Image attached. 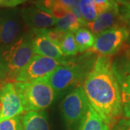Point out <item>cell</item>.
<instances>
[{
    "label": "cell",
    "mask_w": 130,
    "mask_h": 130,
    "mask_svg": "<svg viewBox=\"0 0 130 130\" xmlns=\"http://www.w3.org/2000/svg\"><path fill=\"white\" fill-rule=\"evenodd\" d=\"M25 27L29 30H46L55 26V19L46 10L38 5H27L20 10Z\"/></svg>",
    "instance_id": "cell-11"
},
{
    "label": "cell",
    "mask_w": 130,
    "mask_h": 130,
    "mask_svg": "<svg viewBox=\"0 0 130 130\" xmlns=\"http://www.w3.org/2000/svg\"><path fill=\"white\" fill-rule=\"evenodd\" d=\"M118 25H122L119 18V9L104 11L98 14L93 22L85 25L95 36Z\"/></svg>",
    "instance_id": "cell-13"
},
{
    "label": "cell",
    "mask_w": 130,
    "mask_h": 130,
    "mask_svg": "<svg viewBox=\"0 0 130 130\" xmlns=\"http://www.w3.org/2000/svg\"><path fill=\"white\" fill-rule=\"evenodd\" d=\"M113 128V130H130V119H119Z\"/></svg>",
    "instance_id": "cell-24"
},
{
    "label": "cell",
    "mask_w": 130,
    "mask_h": 130,
    "mask_svg": "<svg viewBox=\"0 0 130 130\" xmlns=\"http://www.w3.org/2000/svg\"><path fill=\"white\" fill-rule=\"evenodd\" d=\"M32 48L36 55L46 56L61 61H69L72 58L63 56L59 48L48 38L46 30H29Z\"/></svg>",
    "instance_id": "cell-12"
},
{
    "label": "cell",
    "mask_w": 130,
    "mask_h": 130,
    "mask_svg": "<svg viewBox=\"0 0 130 130\" xmlns=\"http://www.w3.org/2000/svg\"><path fill=\"white\" fill-rule=\"evenodd\" d=\"M112 68L120 90L123 116L130 119V58L117 57L112 61Z\"/></svg>",
    "instance_id": "cell-9"
},
{
    "label": "cell",
    "mask_w": 130,
    "mask_h": 130,
    "mask_svg": "<svg viewBox=\"0 0 130 130\" xmlns=\"http://www.w3.org/2000/svg\"><path fill=\"white\" fill-rule=\"evenodd\" d=\"M129 36L130 30L125 25L115 26L95 36L93 47L86 52L102 56H113L123 48Z\"/></svg>",
    "instance_id": "cell-5"
},
{
    "label": "cell",
    "mask_w": 130,
    "mask_h": 130,
    "mask_svg": "<svg viewBox=\"0 0 130 130\" xmlns=\"http://www.w3.org/2000/svg\"><path fill=\"white\" fill-rule=\"evenodd\" d=\"M66 32L63 30H61L58 28H49L46 30V33L48 38L51 40L54 43H55L58 46V44L59 43L61 40L63 38L66 34Z\"/></svg>",
    "instance_id": "cell-22"
},
{
    "label": "cell",
    "mask_w": 130,
    "mask_h": 130,
    "mask_svg": "<svg viewBox=\"0 0 130 130\" xmlns=\"http://www.w3.org/2000/svg\"><path fill=\"white\" fill-rule=\"evenodd\" d=\"M116 2L118 4L123 5H125V4H127V3H129L130 0H116Z\"/></svg>",
    "instance_id": "cell-26"
},
{
    "label": "cell",
    "mask_w": 130,
    "mask_h": 130,
    "mask_svg": "<svg viewBox=\"0 0 130 130\" xmlns=\"http://www.w3.org/2000/svg\"><path fill=\"white\" fill-rule=\"evenodd\" d=\"M20 10H0V46L10 47L25 33Z\"/></svg>",
    "instance_id": "cell-7"
},
{
    "label": "cell",
    "mask_w": 130,
    "mask_h": 130,
    "mask_svg": "<svg viewBox=\"0 0 130 130\" xmlns=\"http://www.w3.org/2000/svg\"><path fill=\"white\" fill-rule=\"evenodd\" d=\"M119 18L121 24L130 30V2L119 7Z\"/></svg>",
    "instance_id": "cell-21"
},
{
    "label": "cell",
    "mask_w": 130,
    "mask_h": 130,
    "mask_svg": "<svg viewBox=\"0 0 130 130\" xmlns=\"http://www.w3.org/2000/svg\"><path fill=\"white\" fill-rule=\"evenodd\" d=\"M111 56L98 55L81 87L90 106L109 127L123 116L120 90Z\"/></svg>",
    "instance_id": "cell-1"
},
{
    "label": "cell",
    "mask_w": 130,
    "mask_h": 130,
    "mask_svg": "<svg viewBox=\"0 0 130 130\" xmlns=\"http://www.w3.org/2000/svg\"><path fill=\"white\" fill-rule=\"evenodd\" d=\"M63 56L66 57L74 56L77 54L78 49L74 41L73 32H67L58 44Z\"/></svg>",
    "instance_id": "cell-19"
},
{
    "label": "cell",
    "mask_w": 130,
    "mask_h": 130,
    "mask_svg": "<svg viewBox=\"0 0 130 130\" xmlns=\"http://www.w3.org/2000/svg\"><path fill=\"white\" fill-rule=\"evenodd\" d=\"M24 111L18 93L12 83H6L0 88V122L20 116Z\"/></svg>",
    "instance_id": "cell-10"
},
{
    "label": "cell",
    "mask_w": 130,
    "mask_h": 130,
    "mask_svg": "<svg viewBox=\"0 0 130 130\" xmlns=\"http://www.w3.org/2000/svg\"><path fill=\"white\" fill-rule=\"evenodd\" d=\"M34 55L30 36L29 32L25 33L4 53L8 67L7 79L14 81L17 74L28 64Z\"/></svg>",
    "instance_id": "cell-4"
},
{
    "label": "cell",
    "mask_w": 130,
    "mask_h": 130,
    "mask_svg": "<svg viewBox=\"0 0 130 130\" xmlns=\"http://www.w3.org/2000/svg\"><path fill=\"white\" fill-rule=\"evenodd\" d=\"M93 1L103 12L110 9H119V4L116 2V0H93Z\"/></svg>",
    "instance_id": "cell-23"
},
{
    "label": "cell",
    "mask_w": 130,
    "mask_h": 130,
    "mask_svg": "<svg viewBox=\"0 0 130 130\" xmlns=\"http://www.w3.org/2000/svg\"><path fill=\"white\" fill-rule=\"evenodd\" d=\"M0 130H23L22 116H17L0 122Z\"/></svg>",
    "instance_id": "cell-20"
},
{
    "label": "cell",
    "mask_w": 130,
    "mask_h": 130,
    "mask_svg": "<svg viewBox=\"0 0 130 130\" xmlns=\"http://www.w3.org/2000/svg\"><path fill=\"white\" fill-rule=\"evenodd\" d=\"M23 130H50L45 111H29L22 116Z\"/></svg>",
    "instance_id": "cell-14"
},
{
    "label": "cell",
    "mask_w": 130,
    "mask_h": 130,
    "mask_svg": "<svg viewBox=\"0 0 130 130\" xmlns=\"http://www.w3.org/2000/svg\"><path fill=\"white\" fill-rule=\"evenodd\" d=\"M2 66L0 64V78L2 77Z\"/></svg>",
    "instance_id": "cell-28"
},
{
    "label": "cell",
    "mask_w": 130,
    "mask_h": 130,
    "mask_svg": "<svg viewBox=\"0 0 130 130\" xmlns=\"http://www.w3.org/2000/svg\"><path fill=\"white\" fill-rule=\"evenodd\" d=\"M79 9L80 15L85 25L93 22L98 14L103 12L93 0H79Z\"/></svg>",
    "instance_id": "cell-18"
},
{
    "label": "cell",
    "mask_w": 130,
    "mask_h": 130,
    "mask_svg": "<svg viewBox=\"0 0 130 130\" xmlns=\"http://www.w3.org/2000/svg\"><path fill=\"white\" fill-rule=\"evenodd\" d=\"M28 0H0V6L12 8L16 6L22 5Z\"/></svg>",
    "instance_id": "cell-25"
},
{
    "label": "cell",
    "mask_w": 130,
    "mask_h": 130,
    "mask_svg": "<svg viewBox=\"0 0 130 130\" xmlns=\"http://www.w3.org/2000/svg\"><path fill=\"white\" fill-rule=\"evenodd\" d=\"M126 54H127V56L129 58H130V47L127 49V51H126Z\"/></svg>",
    "instance_id": "cell-27"
},
{
    "label": "cell",
    "mask_w": 130,
    "mask_h": 130,
    "mask_svg": "<svg viewBox=\"0 0 130 130\" xmlns=\"http://www.w3.org/2000/svg\"><path fill=\"white\" fill-rule=\"evenodd\" d=\"M88 106L83 90L78 86L65 97L61 104V110L67 124L72 126L82 121Z\"/></svg>",
    "instance_id": "cell-8"
},
{
    "label": "cell",
    "mask_w": 130,
    "mask_h": 130,
    "mask_svg": "<svg viewBox=\"0 0 130 130\" xmlns=\"http://www.w3.org/2000/svg\"><path fill=\"white\" fill-rule=\"evenodd\" d=\"M55 26L56 28L64 32H74L84 25L77 18L75 14L70 10L62 17L55 19Z\"/></svg>",
    "instance_id": "cell-17"
},
{
    "label": "cell",
    "mask_w": 130,
    "mask_h": 130,
    "mask_svg": "<svg viewBox=\"0 0 130 130\" xmlns=\"http://www.w3.org/2000/svg\"><path fill=\"white\" fill-rule=\"evenodd\" d=\"M71 60L69 61H61L46 56L35 54L28 64L17 74L14 82L25 83L45 79L54 71L57 67L66 64Z\"/></svg>",
    "instance_id": "cell-6"
},
{
    "label": "cell",
    "mask_w": 130,
    "mask_h": 130,
    "mask_svg": "<svg viewBox=\"0 0 130 130\" xmlns=\"http://www.w3.org/2000/svg\"><path fill=\"white\" fill-rule=\"evenodd\" d=\"M80 122L79 130H109V126L93 110L90 104L88 111Z\"/></svg>",
    "instance_id": "cell-15"
},
{
    "label": "cell",
    "mask_w": 130,
    "mask_h": 130,
    "mask_svg": "<svg viewBox=\"0 0 130 130\" xmlns=\"http://www.w3.org/2000/svg\"><path fill=\"white\" fill-rule=\"evenodd\" d=\"M25 111H43L54 101L56 93L45 79L13 83Z\"/></svg>",
    "instance_id": "cell-3"
},
{
    "label": "cell",
    "mask_w": 130,
    "mask_h": 130,
    "mask_svg": "<svg viewBox=\"0 0 130 130\" xmlns=\"http://www.w3.org/2000/svg\"><path fill=\"white\" fill-rule=\"evenodd\" d=\"M78 52L83 53L88 51L93 47L95 36L91 31L85 27H81L73 32Z\"/></svg>",
    "instance_id": "cell-16"
},
{
    "label": "cell",
    "mask_w": 130,
    "mask_h": 130,
    "mask_svg": "<svg viewBox=\"0 0 130 130\" xmlns=\"http://www.w3.org/2000/svg\"><path fill=\"white\" fill-rule=\"evenodd\" d=\"M84 57L73 58L66 64L57 67L45 79L50 84L56 93H62L73 86H81V83L93 67L95 58L85 52Z\"/></svg>",
    "instance_id": "cell-2"
}]
</instances>
